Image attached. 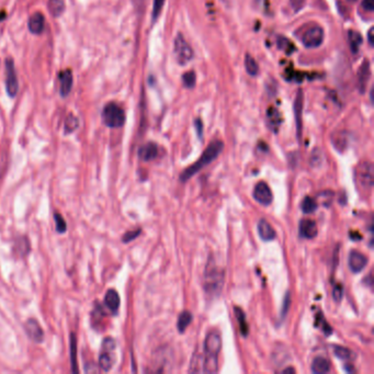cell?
<instances>
[{
  "label": "cell",
  "mask_w": 374,
  "mask_h": 374,
  "mask_svg": "<svg viewBox=\"0 0 374 374\" xmlns=\"http://www.w3.org/2000/svg\"><path fill=\"white\" fill-rule=\"evenodd\" d=\"M224 148V144L220 141H213L208 146L207 150L203 152V154L201 155L200 159L196 160L192 166L187 168V169L180 175V180L182 182H187L189 179L192 178L200 170H202L204 167L210 165L213 160L217 159L218 155L222 153Z\"/></svg>",
  "instance_id": "obj_1"
},
{
  "label": "cell",
  "mask_w": 374,
  "mask_h": 374,
  "mask_svg": "<svg viewBox=\"0 0 374 374\" xmlns=\"http://www.w3.org/2000/svg\"><path fill=\"white\" fill-rule=\"evenodd\" d=\"M225 281V271L222 268L218 267L217 265L211 261L207 265V269L204 272L203 279V287L205 293L209 296H218L220 291L223 289Z\"/></svg>",
  "instance_id": "obj_2"
},
{
  "label": "cell",
  "mask_w": 374,
  "mask_h": 374,
  "mask_svg": "<svg viewBox=\"0 0 374 374\" xmlns=\"http://www.w3.org/2000/svg\"><path fill=\"white\" fill-rule=\"evenodd\" d=\"M102 120L108 127L118 128L123 126L124 123H125V113L119 104L109 102L103 108Z\"/></svg>",
  "instance_id": "obj_3"
},
{
  "label": "cell",
  "mask_w": 374,
  "mask_h": 374,
  "mask_svg": "<svg viewBox=\"0 0 374 374\" xmlns=\"http://www.w3.org/2000/svg\"><path fill=\"white\" fill-rule=\"evenodd\" d=\"M116 342L111 337H108L103 340L101 352L99 356V367L104 372H108L112 369L114 361H116Z\"/></svg>",
  "instance_id": "obj_4"
},
{
  "label": "cell",
  "mask_w": 374,
  "mask_h": 374,
  "mask_svg": "<svg viewBox=\"0 0 374 374\" xmlns=\"http://www.w3.org/2000/svg\"><path fill=\"white\" fill-rule=\"evenodd\" d=\"M174 53L177 62L180 65H187L193 59V50L182 34H178L175 39Z\"/></svg>",
  "instance_id": "obj_5"
},
{
  "label": "cell",
  "mask_w": 374,
  "mask_h": 374,
  "mask_svg": "<svg viewBox=\"0 0 374 374\" xmlns=\"http://www.w3.org/2000/svg\"><path fill=\"white\" fill-rule=\"evenodd\" d=\"M222 350V336L218 330H210L204 340V358L218 359Z\"/></svg>",
  "instance_id": "obj_6"
},
{
  "label": "cell",
  "mask_w": 374,
  "mask_h": 374,
  "mask_svg": "<svg viewBox=\"0 0 374 374\" xmlns=\"http://www.w3.org/2000/svg\"><path fill=\"white\" fill-rule=\"evenodd\" d=\"M324 41V30L323 28L318 26H314L312 28L306 29L303 34L301 36V42L308 49L318 47Z\"/></svg>",
  "instance_id": "obj_7"
},
{
  "label": "cell",
  "mask_w": 374,
  "mask_h": 374,
  "mask_svg": "<svg viewBox=\"0 0 374 374\" xmlns=\"http://www.w3.org/2000/svg\"><path fill=\"white\" fill-rule=\"evenodd\" d=\"M6 89L10 98L16 97L19 90L17 73L16 69H14V63L11 57H8L6 60Z\"/></svg>",
  "instance_id": "obj_8"
},
{
  "label": "cell",
  "mask_w": 374,
  "mask_h": 374,
  "mask_svg": "<svg viewBox=\"0 0 374 374\" xmlns=\"http://www.w3.org/2000/svg\"><path fill=\"white\" fill-rule=\"evenodd\" d=\"M253 199H255L258 203H260L265 207H268L272 203L273 194L270 189V187L268 186L265 181H260L256 185L255 189H253Z\"/></svg>",
  "instance_id": "obj_9"
},
{
  "label": "cell",
  "mask_w": 374,
  "mask_h": 374,
  "mask_svg": "<svg viewBox=\"0 0 374 374\" xmlns=\"http://www.w3.org/2000/svg\"><path fill=\"white\" fill-rule=\"evenodd\" d=\"M358 184L362 189L371 190L373 186V167L370 162H366L358 168Z\"/></svg>",
  "instance_id": "obj_10"
},
{
  "label": "cell",
  "mask_w": 374,
  "mask_h": 374,
  "mask_svg": "<svg viewBox=\"0 0 374 374\" xmlns=\"http://www.w3.org/2000/svg\"><path fill=\"white\" fill-rule=\"evenodd\" d=\"M348 265L350 270L354 273L361 272L368 265V258L362 252L358 250H352L349 253Z\"/></svg>",
  "instance_id": "obj_11"
},
{
  "label": "cell",
  "mask_w": 374,
  "mask_h": 374,
  "mask_svg": "<svg viewBox=\"0 0 374 374\" xmlns=\"http://www.w3.org/2000/svg\"><path fill=\"white\" fill-rule=\"evenodd\" d=\"M26 332L29 336V338L34 343H40L43 342V339H44V333H43L41 325L34 318H30L27 320Z\"/></svg>",
  "instance_id": "obj_12"
},
{
  "label": "cell",
  "mask_w": 374,
  "mask_h": 374,
  "mask_svg": "<svg viewBox=\"0 0 374 374\" xmlns=\"http://www.w3.org/2000/svg\"><path fill=\"white\" fill-rule=\"evenodd\" d=\"M73 71L70 69H66L62 71L60 75V93L63 98L67 97L70 94L73 88Z\"/></svg>",
  "instance_id": "obj_13"
},
{
  "label": "cell",
  "mask_w": 374,
  "mask_h": 374,
  "mask_svg": "<svg viewBox=\"0 0 374 374\" xmlns=\"http://www.w3.org/2000/svg\"><path fill=\"white\" fill-rule=\"evenodd\" d=\"M317 225L314 222L313 219L310 218H305L302 219L300 222V236L306 238V239H312L316 237L317 235Z\"/></svg>",
  "instance_id": "obj_14"
},
{
  "label": "cell",
  "mask_w": 374,
  "mask_h": 374,
  "mask_svg": "<svg viewBox=\"0 0 374 374\" xmlns=\"http://www.w3.org/2000/svg\"><path fill=\"white\" fill-rule=\"evenodd\" d=\"M44 25H45V19L44 16L41 12H35L29 19L28 28L33 34H41L44 31Z\"/></svg>",
  "instance_id": "obj_15"
},
{
  "label": "cell",
  "mask_w": 374,
  "mask_h": 374,
  "mask_svg": "<svg viewBox=\"0 0 374 374\" xmlns=\"http://www.w3.org/2000/svg\"><path fill=\"white\" fill-rule=\"evenodd\" d=\"M258 233H259V236H260V238L265 242L273 241V239H275L277 236L275 228H273L272 225L265 218L259 220Z\"/></svg>",
  "instance_id": "obj_16"
},
{
  "label": "cell",
  "mask_w": 374,
  "mask_h": 374,
  "mask_svg": "<svg viewBox=\"0 0 374 374\" xmlns=\"http://www.w3.org/2000/svg\"><path fill=\"white\" fill-rule=\"evenodd\" d=\"M370 76H371L370 63H369V61H364L358 73V87L361 94H363L364 90H366L368 81L369 79H370Z\"/></svg>",
  "instance_id": "obj_17"
},
{
  "label": "cell",
  "mask_w": 374,
  "mask_h": 374,
  "mask_svg": "<svg viewBox=\"0 0 374 374\" xmlns=\"http://www.w3.org/2000/svg\"><path fill=\"white\" fill-rule=\"evenodd\" d=\"M303 102H304V95L302 90L297 91L295 101H294V114H295V121L297 126V135L301 136L302 132V113H303Z\"/></svg>",
  "instance_id": "obj_18"
},
{
  "label": "cell",
  "mask_w": 374,
  "mask_h": 374,
  "mask_svg": "<svg viewBox=\"0 0 374 374\" xmlns=\"http://www.w3.org/2000/svg\"><path fill=\"white\" fill-rule=\"evenodd\" d=\"M158 155V146L155 143H147L138 150V157L143 161L154 160Z\"/></svg>",
  "instance_id": "obj_19"
},
{
  "label": "cell",
  "mask_w": 374,
  "mask_h": 374,
  "mask_svg": "<svg viewBox=\"0 0 374 374\" xmlns=\"http://www.w3.org/2000/svg\"><path fill=\"white\" fill-rule=\"evenodd\" d=\"M120 303H121V300H120L119 293L116 290H109L107 293H105L104 296V305L107 306L108 310L110 312H112L113 314H117L119 308H120Z\"/></svg>",
  "instance_id": "obj_20"
},
{
  "label": "cell",
  "mask_w": 374,
  "mask_h": 374,
  "mask_svg": "<svg viewBox=\"0 0 374 374\" xmlns=\"http://www.w3.org/2000/svg\"><path fill=\"white\" fill-rule=\"evenodd\" d=\"M330 361L324 357L315 358L312 362V371L315 374H325L330 371Z\"/></svg>",
  "instance_id": "obj_21"
},
{
  "label": "cell",
  "mask_w": 374,
  "mask_h": 374,
  "mask_svg": "<svg viewBox=\"0 0 374 374\" xmlns=\"http://www.w3.org/2000/svg\"><path fill=\"white\" fill-rule=\"evenodd\" d=\"M13 251L19 257H26L30 251V243L26 236H19L13 245Z\"/></svg>",
  "instance_id": "obj_22"
},
{
  "label": "cell",
  "mask_w": 374,
  "mask_h": 374,
  "mask_svg": "<svg viewBox=\"0 0 374 374\" xmlns=\"http://www.w3.org/2000/svg\"><path fill=\"white\" fill-rule=\"evenodd\" d=\"M70 361L73 367V372L78 373L77 368V339L74 333L70 334Z\"/></svg>",
  "instance_id": "obj_23"
},
{
  "label": "cell",
  "mask_w": 374,
  "mask_h": 374,
  "mask_svg": "<svg viewBox=\"0 0 374 374\" xmlns=\"http://www.w3.org/2000/svg\"><path fill=\"white\" fill-rule=\"evenodd\" d=\"M47 8L53 17H60L65 11V2L63 0H49Z\"/></svg>",
  "instance_id": "obj_24"
},
{
  "label": "cell",
  "mask_w": 374,
  "mask_h": 374,
  "mask_svg": "<svg viewBox=\"0 0 374 374\" xmlns=\"http://www.w3.org/2000/svg\"><path fill=\"white\" fill-rule=\"evenodd\" d=\"M334 353L335 356L337 357L340 360L343 361H352L356 359V354H354L351 350L346 348V347H342V346H336L334 349Z\"/></svg>",
  "instance_id": "obj_25"
},
{
  "label": "cell",
  "mask_w": 374,
  "mask_h": 374,
  "mask_svg": "<svg viewBox=\"0 0 374 374\" xmlns=\"http://www.w3.org/2000/svg\"><path fill=\"white\" fill-rule=\"evenodd\" d=\"M348 41L350 49H351L352 53H358L359 49L362 44V36L360 33L356 31H349L348 32Z\"/></svg>",
  "instance_id": "obj_26"
},
{
  "label": "cell",
  "mask_w": 374,
  "mask_h": 374,
  "mask_svg": "<svg viewBox=\"0 0 374 374\" xmlns=\"http://www.w3.org/2000/svg\"><path fill=\"white\" fill-rule=\"evenodd\" d=\"M192 319H193V316L190 312L188 311L182 312L178 317V323H177V327H178L179 333H185V330L191 324V322H192Z\"/></svg>",
  "instance_id": "obj_27"
},
{
  "label": "cell",
  "mask_w": 374,
  "mask_h": 374,
  "mask_svg": "<svg viewBox=\"0 0 374 374\" xmlns=\"http://www.w3.org/2000/svg\"><path fill=\"white\" fill-rule=\"evenodd\" d=\"M234 311H235V314H236V318L238 320L239 328H241L242 335L247 336L248 332H249V326L247 324L245 314H244L243 310H241L239 308H234Z\"/></svg>",
  "instance_id": "obj_28"
},
{
  "label": "cell",
  "mask_w": 374,
  "mask_h": 374,
  "mask_svg": "<svg viewBox=\"0 0 374 374\" xmlns=\"http://www.w3.org/2000/svg\"><path fill=\"white\" fill-rule=\"evenodd\" d=\"M301 208L305 214H312L313 212H315L316 209H317V202H316V200L314 198L306 196V198L302 201Z\"/></svg>",
  "instance_id": "obj_29"
},
{
  "label": "cell",
  "mask_w": 374,
  "mask_h": 374,
  "mask_svg": "<svg viewBox=\"0 0 374 374\" xmlns=\"http://www.w3.org/2000/svg\"><path fill=\"white\" fill-rule=\"evenodd\" d=\"M78 126H79L78 119L76 118L74 114H69V116L67 117L65 120V124H64L65 134L73 133L74 131H76V129L78 128Z\"/></svg>",
  "instance_id": "obj_30"
},
{
  "label": "cell",
  "mask_w": 374,
  "mask_h": 374,
  "mask_svg": "<svg viewBox=\"0 0 374 374\" xmlns=\"http://www.w3.org/2000/svg\"><path fill=\"white\" fill-rule=\"evenodd\" d=\"M245 67L246 70L249 75L251 76H256L259 73V66L257 64V62L251 55L247 54L245 57Z\"/></svg>",
  "instance_id": "obj_31"
},
{
  "label": "cell",
  "mask_w": 374,
  "mask_h": 374,
  "mask_svg": "<svg viewBox=\"0 0 374 374\" xmlns=\"http://www.w3.org/2000/svg\"><path fill=\"white\" fill-rule=\"evenodd\" d=\"M182 81H184V85L187 88H193L195 86V81H196V76L194 71H188V73L184 74L182 76Z\"/></svg>",
  "instance_id": "obj_32"
},
{
  "label": "cell",
  "mask_w": 374,
  "mask_h": 374,
  "mask_svg": "<svg viewBox=\"0 0 374 374\" xmlns=\"http://www.w3.org/2000/svg\"><path fill=\"white\" fill-rule=\"evenodd\" d=\"M54 220H55V225H56V231L61 234L65 233L66 229H67V224H66V220L64 219V218L62 217L60 213H55L54 214Z\"/></svg>",
  "instance_id": "obj_33"
},
{
  "label": "cell",
  "mask_w": 374,
  "mask_h": 374,
  "mask_svg": "<svg viewBox=\"0 0 374 374\" xmlns=\"http://www.w3.org/2000/svg\"><path fill=\"white\" fill-rule=\"evenodd\" d=\"M165 4V0H154V6H153V20H156L161 12V9Z\"/></svg>",
  "instance_id": "obj_34"
},
{
  "label": "cell",
  "mask_w": 374,
  "mask_h": 374,
  "mask_svg": "<svg viewBox=\"0 0 374 374\" xmlns=\"http://www.w3.org/2000/svg\"><path fill=\"white\" fill-rule=\"evenodd\" d=\"M141 232H142V231H141V229H135V231H132V232H127L125 235H124L123 238H122L123 243H129V242H132V241H133V239H135L136 237L140 236Z\"/></svg>",
  "instance_id": "obj_35"
},
{
  "label": "cell",
  "mask_w": 374,
  "mask_h": 374,
  "mask_svg": "<svg viewBox=\"0 0 374 374\" xmlns=\"http://www.w3.org/2000/svg\"><path fill=\"white\" fill-rule=\"evenodd\" d=\"M343 289L342 284H337L334 286V290H333V297L334 300L337 302V303H339L340 301H342L343 299Z\"/></svg>",
  "instance_id": "obj_36"
},
{
  "label": "cell",
  "mask_w": 374,
  "mask_h": 374,
  "mask_svg": "<svg viewBox=\"0 0 374 374\" xmlns=\"http://www.w3.org/2000/svg\"><path fill=\"white\" fill-rule=\"evenodd\" d=\"M361 7L364 11L373 12L374 10V0H363Z\"/></svg>",
  "instance_id": "obj_37"
},
{
  "label": "cell",
  "mask_w": 374,
  "mask_h": 374,
  "mask_svg": "<svg viewBox=\"0 0 374 374\" xmlns=\"http://www.w3.org/2000/svg\"><path fill=\"white\" fill-rule=\"evenodd\" d=\"M195 127H196V132H198V135L200 137H202V132H203V125H202V121L200 119L195 120Z\"/></svg>",
  "instance_id": "obj_38"
},
{
  "label": "cell",
  "mask_w": 374,
  "mask_h": 374,
  "mask_svg": "<svg viewBox=\"0 0 374 374\" xmlns=\"http://www.w3.org/2000/svg\"><path fill=\"white\" fill-rule=\"evenodd\" d=\"M289 304H290V296L289 293L285 296V301H284V305H283V310H282V316H284L287 312V309H289Z\"/></svg>",
  "instance_id": "obj_39"
},
{
  "label": "cell",
  "mask_w": 374,
  "mask_h": 374,
  "mask_svg": "<svg viewBox=\"0 0 374 374\" xmlns=\"http://www.w3.org/2000/svg\"><path fill=\"white\" fill-rule=\"evenodd\" d=\"M368 40H369V44L372 46L373 45V28H371L368 32Z\"/></svg>",
  "instance_id": "obj_40"
},
{
  "label": "cell",
  "mask_w": 374,
  "mask_h": 374,
  "mask_svg": "<svg viewBox=\"0 0 374 374\" xmlns=\"http://www.w3.org/2000/svg\"><path fill=\"white\" fill-rule=\"evenodd\" d=\"M282 372L283 373H295V369L294 368H286Z\"/></svg>",
  "instance_id": "obj_41"
},
{
  "label": "cell",
  "mask_w": 374,
  "mask_h": 374,
  "mask_svg": "<svg viewBox=\"0 0 374 374\" xmlns=\"http://www.w3.org/2000/svg\"><path fill=\"white\" fill-rule=\"evenodd\" d=\"M3 18H4V12L2 11V14L1 12H0V20H3Z\"/></svg>",
  "instance_id": "obj_42"
},
{
  "label": "cell",
  "mask_w": 374,
  "mask_h": 374,
  "mask_svg": "<svg viewBox=\"0 0 374 374\" xmlns=\"http://www.w3.org/2000/svg\"><path fill=\"white\" fill-rule=\"evenodd\" d=\"M348 1L349 2H356V1H358V0H348Z\"/></svg>",
  "instance_id": "obj_43"
}]
</instances>
